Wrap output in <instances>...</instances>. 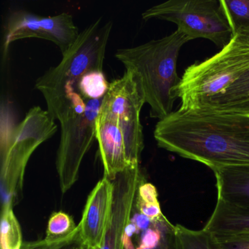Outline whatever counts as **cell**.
<instances>
[{
    "instance_id": "4fadbf2b",
    "label": "cell",
    "mask_w": 249,
    "mask_h": 249,
    "mask_svg": "<svg viewBox=\"0 0 249 249\" xmlns=\"http://www.w3.org/2000/svg\"><path fill=\"white\" fill-rule=\"evenodd\" d=\"M216 180L217 199L249 209V165L213 169Z\"/></svg>"
},
{
    "instance_id": "ffe728a7",
    "label": "cell",
    "mask_w": 249,
    "mask_h": 249,
    "mask_svg": "<svg viewBox=\"0 0 249 249\" xmlns=\"http://www.w3.org/2000/svg\"><path fill=\"white\" fill-rule=\"evenodd\" d=\"M21 249H90L83 242L79 227L67 237L57 239L46 237L37 241L25 242Z\"/></svg>"
},
{
    "instance_id": "9a60e30c",
    "label": "cell",
    "mask_w": 249,
    "mask_h": 249,
    "mask_svg": "<svg viewBox=\"0 0 249 249\" xmlns=\"http://www.w3.org/2000/svg\"><path fill=\"white\" fill-rule=\"evenodd\" d=\"M204 229L213 234L249 232V209L217 199L215 209Z\"/></svg>"
},
{
    "instance_id": "603a6c76",
    "label": "cell",
    "mask_w": 249,
    "mask_h": 249,
    "mask_svg": "<svg viewBox=\"0 0 249 249\" xmlns=\"http://www.w3.org/2000/svg\"><path fill=\"white\" fill-rule=\"evenodd\" d=\"M162 231L159 221L151 223L145 230L136 249H155L161 241Z\"/></svg>"
},
{
    "instance_id": "cb8c5ba5",
    "label": "cell",
    "mask_w": 249,
    "mask_h": 249,
    "mask_svg": "<svg viewBox=\"0 0 249 249\" xmlns=\"http://www.w3.org/2000/svg\"><path fill=\"white\" fill-rule=\"evenodd\" d=\"M159 223L162 231V236L160 244L155 249H177L174 225L165 216L159 220Z\"/></svg>"
},
{
    "instance_id": "52a82bcc",
    "label": "cell",
    "mask_w": 249,
    "mask_h": 249,
    "mask_svg": "<svg viewBox=\"0 0 249 249\" xmlns=\"http://www.w3.org/2000/svg\"><path fill=\"white\" fill-rule=\"evenodd\" d=\"M142 17L174 23L191 40L208 39L221 49L234 37L221 0H170L148 8Z\"/></svg>"
},
{
    "instance_id": "ba28073f",
    "label": "cell",
    "mask_w": 249,
    "mask_h": 249,
    "mask_svg": "<svg viewBox=\"0 0 249 249\" xmlns=\"http://www.w3.org/2000/svg\"><path fill=\"white\" fill-rule=\"evenodd\" d=\"M145 103L146 100L141 81L129 70H126L123 76L110 83L102 103L100 112L113 118L122 131L129 166L141 164L144 148L141 112Z\"/></svg>"
},
{
    "instance_id": "30bf717a",
    "label": "cell",
    "mask_w": 249,
    "mask_h": 249,
    "mask_svg": "<svg viewBox=\"0 0 249 249\" xmlns=\"http://www.w3.org/2000/svg\"><path fill=\"white\" fill-rule=\"evenodd\" d=\"M113 202L103 243L97 249H126V230L140 185L145 180L141 166H129L113 180Z\"/></svg>"
},
{
    "instance_id": "7a4b0ae2",
    "label": "cell",
    "mask_w": 249,
    "mask_h": 249,
    "mask_svg": "<svg viewBox=\"0 0 249 249\" xmlns=\"http://www.w3.org/2000/svg\"><path fill=\"white\" fill-rule=\"evenodd\" d=\"M190 40L177 30L162 38L116 52V59L139 78L151 118L161 120L173 113L177 99L174 89L180 81L176 70L178 57L182 46Z\"/></svg>"
},
{
    "instance_id": "9c48e42d",
    "label": "cell",
    "mask_w": 249,
    "mask_h": 249,
    "mask_svg": "<svg viewBox=\"0 0 249 249\" xmlns=\"http://www.w3.org/2000/svg\"><path fill=\"white\" fill-rule=\"evenodd\" d=\"M79 33L69 13L43 17L26 11H14L8 17L5 26L4 58L8 54L11 43L25 38L49 40L57 46L64 53L73 44Z\"/></svg>"
},
{
    "instance_id": "484cf974",
    "label": "cell",
    "mask_w": 249,
    "mask_h": 249,
    "mask_svg": "<svg viewBox=\"0 0 249 249\" xmlns=\"http://www.w3.org/2000/svg\"><path fill=\"white\" fill-rule=\"evenodd\" d=\"M145 181V180H144ZM142 182L140 185L137 193L136 200L143 203L159 202L158 192L155 186L151 183Z\"/></svg>"
},
{
    "instance_id": "e0dca14e",
    "label": "cell",
    "mask_w": 249,
    "mask_h": 249,
    "mask_svg": "<svg viewBox=\"0 0 249 249\" xmlns=\"http://www.w3.org/2000/svg\"><path fill=\"white\" fill-rule=\"evenodd\" d=\"M174 230L177 249H221L213 234L204 228L192 230L176 224Z\"/></svg>"
},
{
    "instance_id": "ac0fdd59",
    "label": "cell",
    "mask_w": 249,
    "mask_h": 249,
    "mask_svg": "<svg viewBox=\"0 0 249 249\" xmlns=\"http://www.w3.org/2000/svg\"><path fill=\"white\" fill-rule=\"evenodd\" d=\"M109 86L110 83L106 80L103 71H91L78 80L75 91L86 100H99L104 98Z\"/></svg>"
},
{
    "instance_id": "5b68a950",
    "label": "cell",
    "mask_w": 249,
    "mask_h": 249,
    "mask_svg": "<svg viewBox=\"0 0 249 249\" xmlns=\"http://www.w3.org/2000/svg\"><path fill=\"white\" fill-rule=\"evenodd\" d=\"M249 68V45L234 37L212 57L189 66L174 89L180 109L195 110L224 91Z\"/></svg>"
},
{
    "instance_id": "5bb4252c",
    "label": "cell",
    "mask_w": 249,
    "mask_h": 249,
    "mask_svg": "<svg viewBox=\"0 0 249 249\" xmlns=\"http://www.w3.org/2000/svg\"><path fill=\"white\" fill-rule=\"evenodd\" d=\"M194 110L249 114V68L224 91L205 100Z\"/></svg>"
},
{
    "instance_id": "44dd1931",
    "label": "cell",
    "mask_w": 249,
    "mask_h": 249,
    "mask_svg": "<svg viewBox=\"0 0 249 249\" xmlns=\"http://www.w3.org/2000/svg\"><path fill=\"white\" fill-rule=\"evenodd\" d=\"M71 215L62 211L53 213L49 218L46 236L48 239H57L67 237L77 229Z\"/></svg>"
},
{
    "instance_id": "d4e9b609",
    "label": "cell",
    "mask_w": 249,
    "mask_h": 249,
    "mask_svg": "<svg viewBox=\"0 0 249 249\" xmlns=\"http://www.w3.org/2000/svg\"><path fill=\"white\" fill-rule=\"evenodd\" d=\"M135 207L138 208L141 214L145 215L151 222H155L164 217L160 202L156 203H143L136 200Z\"/></svg>"
},
{
    "instance_id": "8992f818",
    "label": "cell",
    "mask_w": 249,
    "mask_h": 249,
    "mask_svg": "<svg viewBox=\"0 0 249 249\" xmlns=\"http://www.w3.org/2000/svg\"><path fill=\"white\" fill-rule=\"evenodd\" d=\"M103 100H86L77 92L73 104L59 120L61 137L56 168L62 194L78 180L83 160L96 140L95 122Z\"/></svg>"
},
{
    "instance_id": "2e32d148",
    "label": "cell",
    "mask_w": 249,
    "mask_h": 249,
    "mask_svg": "<svg viewBox=\"0 0 249 249\" xmlns=\"http://www.w3.org/2000/svg\"><path fill=\"white\" fill-rule=\"evenodd\" d=\"M11 202L2 204L0 225L1 249H21L23 242L21 227L13 210Z\"/></svg>"
},
{
    "instance_id": "3957f363",
    "label": "cell",
    "mask_w": 249,
    "mask_h": 249,
    "mask_svg": "<svg viewBox=\"0 0 249 249\" xmlns=\"http://www.w3.org/2000/svg\"><path fill=\"white\" fill-rule=\"evenodd\" d=\"M113 23L102 18L79 33L73 44L65 53L59 65L48 70L36 81L47 104V111L59 121L66 110L68 97L75 91L77 82L91 71H103L106 49Z\"/></svg>"
},
{
    "instance_id": "277c9868",
    "label": "cell",
    "mask_w": 249,
    "mask_h": 249,
    "mask_svg": "<svg viewBox=\"0 0 249 249\" xmlns=\"http://www.w3.org/2000/svg\"><path fill=\"white\" fill-rule=\"evenodd\" d=\"M1 138L2 204L15 205L21 193L27 163L36 150L57 132V125L40 106L30 109L18 124H5Z\"/></svg>"
},
{
    "instance_id": "d6986e66",
    "label": "cell",
    "mask_w": 249,
    "mask_h": 249,
    "mask_svg": "<svg viewBox=\"0 0 249 249\" xmlns=\"http://www.w3.org/2000/svg\"><path fill=\"white\" fill-rule=\"evenodd\" d=\"M234 36L249 28V0H221Z\"/></svg>"
},
{
    "instance_id": "8fae6325",
    "label": "cell",
    "mask_w": 249,
    "mask_h": 249,
    "mask_svg": "<svg viewBox=\"0 0 249 249\" xmlns=\"http://www.w3.org/2000/svg\"><path fill=\"white\" fill-rule=\"evenodd\" d=\"M113 192V182L103 177L89 195L78 225L81 239L89 249H98L103 243L111 211Z\"/></svg>"
},
{
    "instance_id": "7402d4cb",
    "label": "cell",
    "mask_w": 249,
    "mask_h": 249,
    "mask_svg": "<svg viewBox=\"0 0 249 249\" xmlns=\"http://www.w3.org/2000/svg\"><path fill=\"white\" fill-rule=\"evenodd\" d=\"M213 234L221 249H249V232Z\"/></svg>"
},
{
    "instance_id": "4316f807",
    "label": "cell",
    "mask_w": 249,
    "mask_h": 249,
    "mask_svg": "<svg viewBox=\"0 0 249 249\" xmlns=\"http://www.w3.org/2000/svg\"><path fill=\"white\" fill-rule=\"evenodd\" d=\"M234 37H237L239 40L241 41L244 42L246 44L249 45V28L240 32L238 34L236 35Z\"/></svg>"
},
{
    "instance_id": "7c38bea8",
    "label": "cell",
    "mask_w": 249,
    "mask_h": 249,
    "mask_svg": "<svg viewBox=\"0 0 249 249\" xmlns=\"http://www.w3.org/2000/svg\"><path fill=\"white\" fill-rule=\"evenodd\" d=\"M95 138L104 168V177L113 180L129 167L122 131L113 118L100 112L95 122Z\"/></svg>"
},
{
    "instance_id": "6da1fadb",
    "label": "cell",
    "mask_w": 249,
    "mask_h": 249,
    "mask_svg": "<svg viewBox=\"0 0 249 249\" xmlns=\"http://www.w3.org/2000/svg\"><path fill=\"white\" fill-rule=\"evenodd\" d=\"M157 145L213 169L249 165V114L179 108L154 129Z\"/></svg>"
}]
</instances>
